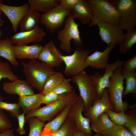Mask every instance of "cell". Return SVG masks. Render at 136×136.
Segmentation results:
<instances>
[{"instance_id": "cell-1", "label": "cell", "mask_w": 136, "mask_h": 136, "mask_svg": "<svg viewBox=\"0 0 136 136\" xmlns=\"http://www.w3.org/2000/svg\"><path fill=\"white\" fill-rule=\"evenodd\" d=\"M75 90L59 95L58 99L46 106L40 108L26 114L25 119L35 117L45 122L55 118L67 106L79 98Z\"/></svg>"}, {"instance_id": "cell-2", "label": "cell", "mask_w": 136, "mask_h": 136, "mask_svg": "<svg viewBox=\"0 0 136 136\" xmlns=\"http://www.w3.org/2000/svg\"><path fill=\"white\" fill-rule=\"evenodd\" d=\"M22 64L27 83L32 89L42 92L47 80L55 71L53 68L36 59L23 62Z\"/></svg>"}, {"instance_id": "cell-3", "label": "cell", "mask_w": 136, "mask_h": 136, "mask_svg": "<svg viewBox=\"0 0 136 136\" xmlns=\"http://www.w3.org/2000/svg\"><path fill=\"white\" fill-rule=\"evenodd\" d=\"M92 11L93 17L89 24L91 27L97 22H107L118 26L119 14L118 11L108 0H87Z\"/></svg>"}, {"instance_id": "cell-4", "label": "cell", "mask_w": 136, "mask_h": 136, "mask_svg": "<svg viewBox=\"0 0 136 136\" xmlns=\"http://www.w3.org/2000/svg\"><path fill=\"white\" fill-rule=\"evenodd\" d=\"M64 24L63 28L57 32L60 48L64 51L70 53L72 50L70 42L72 40L77 48L83 47L84 45L80 36L79 25L76 22L70 14L66 17Z\"/></svg>"}, {"instance_id": "cell-5", "label": "cell", "mask_w": 136, "mask_h": 136, "mask_svg": "<svg viewBox=\"0 0 136 136\" xmlns=\"http://www.w3.org/2000/svg\"><path fill=\"white\" fill-rule=\"evenodd\" d=\"M122 66L117 67L110 78L107 88L110 99L116 112H125L127 110L128 103L122 100V94L124 87L123 85L124 76L122 75Z\"/></svg>"}, {"instance_id": "cell-6", "label": "cell", "mask_w": 136, "mask_h": 136, "mask_svg": "<svg viewBox=\"0 0 136 136\" xmlns=\"http://www.w3.org/2000/svg\"><path fill=\"white\" fill-rule=\"evenodd\" d=\"M119 14L118 26L127 32L136 26V0L109 1Z\"/></svg>"}, {"instance_id": "cell-7", "label": "cell", "mask_w": 136, "mask_h": 136, "mask_svg": "<svg viewBox=\"0 0 136 136\" xmlns=\"http://www.w3.org/2000/svg\"><path fill=\"white\" fill-rule=\"evenodd\" d=\"M71 81L77 86L82 99L84 110L90 107L94 103L99 99L96 87L89 75L84 70L72 76Z\"/></svg>"}, {"instance_id": "cell-8", "label": "cell", "mask_w": 136, "mask_h": 136, "mask_svg": "<svg viewBox=\"0 0 136 136\" xmlns=\"http://www.w3.org/2000/svg\"><path fill=\"white\" fill-rule=\"evenodd\" d=\"M90 51L82 48H76L71 55L64 56L61 54L60 56L65 65L63 71L66 76H73L78 74L87 67L86 61Z\"/></svg>"}, {"instance_id": "cell-9", "label": "cell", "mask_w": 136, "mask_h": 136, "mask_svg": "<svg viewBox=\"0 0 136 136\" xmlns=\"http://www.w3.org/2000/svg\"><path fill=\"white\" fill-rule=\"evenodd\" d=\"M71 12L59 5L47 13L41 14L39 22L50 32L53 33L64 24L65 18Z\"/></svg>"}, {"instance_id": "cell-10", "label": "cell", "mask_w": 136, "mask_h": 136, "mask_svg": "<svg viewBox=\"0 0 136 136\" xmlns=\"http://www.w3.org/2000/svg\"><path fill=\"white\" fill-rule=\"evenodd\" d=\"M84 109L83 102L80 97L72 105L67 117L74 121L77 131L87 136H92V130L89 120L82 114Z\"/></svg>"}, {"instance_id": "cell-11", "label": "cell", "mask_w": 136, "mask_h": 136, "mask_svg": "<svg viewBox=\"0 0 136 136\" xmlns=\"http://www.w3.org/2000/svg\"><path fill=\"white\" fill-rule=\"evenodd\" d=\"M96 25L98 26L99 34L101 40L108 47L114 48L123 37V30L118 26L101 21L97 22Z\"/></svg>"}, {"instance_id": "cell-12", "label": "cell", "mask_w": 136, "mask_h": 136, "mask_svg": "<svg viewBox=\"0 0 136 136\" xmlns=\"http://www.w3.org/2000/svg\"><path fill=\"white\" fill-rule=\"evenodd\" d=\"M124 61L123 60L117 59L113 63H108L105 68V73L102 75L100 72L96 73L93 75H89L96 88L99 99L101 97L105 89L107 88L110 79L114 71L117 67L122 66Z\"/></svg>"}, {"instance_id": "cell-13", "label": "cell", "mask_w": 136, "mask_h": 136, "mask_svg": "<svg viewBox=\"0 0 136 136\" xmlns=\"http://www.w3.org/2000/svg\"><path fill=\"white\" fill-rule=\"evenodd\" d=\"M109 110L114 111V108L106 88L100 98L96 100L91 107L84 110V116L89 119L91 123L101 115Z\"/></svg>"}, {"instance_id": "cell-14", "label": "cell", "mask_w": 136, "mask_h": 136, "mask_svg": "<svg viewBox=\"0 0 136 136\" xmlns=\"http://www.w3.org/2000/svg\"><path fill=\"white\" fill-rule=\"evenodd\" d=\"M46 35V32L38 26L30 30L16 33L9 39L13 44L27 45L30 43L41 42Z\"/></svg>"}, {"instance_id": "cell-15", "label": "cell", "mask_w": 136, "mask_h": 136, "mask_svg": "<svg viewBox=\"0 0 136 136\" xmlns=\"http://www.w3.org/2000/svg\"><path fill=\"white\" fill-rule=\"evenodd\" d=\"M30 6L25 3L18 6H11L0 3V10L8 18L12 26L13 31L17 33L18 26L23 16L28 11Z\"/></svg>"}, {"instance_id": "cell-16", "label": "cell", "mask_w": 136, "mask_h": 136, "mask_svg": "<svg viewBox=\"0 0 136 136\" xmlns=\"http://www.w3.org/2000/svg\"><path fill=\"white\" fill-rule=\"evenodd\" d=\"M60 54L54 42L51 40L43 47L38 59L53 68L60 66L62 62L60 56Z\"/></svg>"}, {"instance_id": "cell-17", "label": "cell", "mask_w": 136, "mask_h": 136, "mask_svg": "<svg viewBox=\"0 0 136 136\" xmlns=\"http://www.w3.org/2000/svg\"><path fill=\"white\" fill-rule=\"evenodd\" d=\"M3 90L11 95H17L20 96L29 95L34 94L32 89L26 80L17 79L11 82L3 83Z\"/></svg>"}, {"instance_id": "cell-18", "label": "cell", "mask_w": 136, "mask_h": 136, "mask_svg": "<svg viewBox=\"0 0 136 136\" xmlns=\"http://www.w3.org/2000/svg\"><path fill=\"white\" fill-rule=\"evenodd\" d=\"M70 15L74 19H79L82 24H89L93 17L91 6L85 0H80L71 12Z\"/></svg>"}, {"instance_id": "cell-19", "label": "cell", "mask_w": 136, "mask_h": 136, "mask_svg": "<svg viewBox=\"0 0 136 136\" xmlns=\"http://www.w3.org/2000/svg\"><path fill=\"white\" fill-rule=\"evenodd\" d=\"M114 48L107 46L103 51L97 50L87 57L86 64L87 67L90 66L96 69H103L108 63L110 53Z\"/></svg>"}, {"instance_id": "cell-20", "label": "cell", "mask_w": 136, "mask_h": 136, "mask_svg": "<svg viewBox=\"0 0 136 136\" xmlns=\"http://www.w3.org/2000/svg\"><path fill=\"white\" fill-rule=\"evenodd\" d=\"M43 47L39 44L28 46L18 45L13 46L16 59H28L30 60L38 59Z\"/></svg>"}, {"instance_id": "cell-21", "label": "cell", "mask_w": 136, "mask_h": 136, "mask_svg": "<svg viewBox=\"0 0 136 136\" xmlns=\"http://www.w3.org/2000/svg\"><path fill=\"white\" fill-rule=\"evenodd\" d=\"M44 95L42 92L32 95L20 96L18 103L23 112L27 114L40 108Z\"/></svg>"}, {"instance_id": "cell-22", "label": "cell", "mask_w": 136, "mask_h": 136, "mask_svg": "<svg viewBox=\"0 0 136 136\" xmlns=\"http://www.w3.org/2000/svg\"><path fill=\"white\" fill-rule=\"evenodd\" d=\"M30 12L47 13L58 6L60 0H28Z\"/></svg>"}, {"instance_id": "cell-23", "label": "cell", "mask_w": 136, "mask_h": 136, "mask_svg": "<svg viewBox=\"0 0 136 136\" xmlns=\"http://www.w3.org/2000/svg\"><path fill=\"white\" fill-rule=\"evenodd\" d=\"M116 125L111 120L106 113H103L91 123L92 130L96 133L101 134L115 126Z\"/></svg>"}, {"instance_id": "cell-24", "label": "cell", "mask_w": 136, "mask_h": 136, "mask_svg": "<svg viewBox=\"0 0 136 136\" xmlns=\"http://www.w3.org/2000/svg\"><path fill=\"white\" fill-rule=\"evenodd\" d=\"M13 45L8 38L0 40V56L7 59L12 65L17 66L19 63L15 57Z\"/></svg>"}, {"instance_id": "cell-25", "label": "cell", "mask_w": 136, "mask_h": 136, "mask_svg": "<svg viewBox=\"0 0 136 136\" xmlns=\"http://www.w3.org/2000/svg\"><path fill=\"white\" fill-rule=\"evenodd\" d=\"M41 15L39 12L28 11L23 16L19 23L20 31L30 30L38 26Z\"/></svg>"}, {"instance_id": "cell-26", "label": "cell", "mask_w": 136, "mask_h": 136, "mask_svg": "<svg viewBox=\"0 0 136 136\" xmlns=\"http://www.w3.org/2000/svg\"><path fill=\"white\" fill-rule=\"evenodd\" d=\"M78 99L69 104L53 119L44 126L48 127L52 131L56 133L67 118L72 105Z\"/></svg>"}, {"instance_id": "cell-27", "label": "cell", "mask_w": 136, "mask_h": 136, "mask_svg": "<svg viewBox=\"0 0 136 136\" xmlns=\"http://www.w3.org/2000/svg\"><path fill=\"white\" fill-rule=\"evenodd\" d=\"M136 43V29L134 28L124 34L123 38L118 44L119 52L126 54Z\"/></svg>"}, {"instance_id": "cell-28", "label": "cell", "mask_w": 136, "mask_h": 136, "mask_svg": "<svg viewBox=\"0 0 136 136\" xmlns=\"http://www.w3.org/2000/svg\"><path fill=\"white\" fill-rule=\"evenodd\" d=\"M65 79L64 77L61 73L55 71L47 80L42 92L45 95L53 90Z\"/></svg>"}, {"instance_id": "cell-29", "label": "cell", "mask_w": 136, "mask_h": 136, "mask_svg": "<svg viewBox=\"0 0 136 136\" xmlns=\"http://www.w3.org/2000/svg\"><path fill=\"white\" fill-rule=\"evenodd\" d=\"M122 75L126 80V86L122 97L130 93L136 94V73L129 72L122 70Z\"/></svg>"}, {"instance_id": "cell-30", "label": "cell", "mask_w": 136, "mask_h": 136, "mask_svg": "<svg viewBox=\"0 0 136 136\" xmlns=\"http://www.w3.org/2000/svg\"><path fill=\"white\" fill-rule=\"evenodd\" d=\"M25 121L28 123L29 127L28 136H40L44 126L45 122L35 117L25 119Z\"/></svg>"}, {"instance_id": "cell-31", "label": "cell", "mask_w": 136, "mask_h": 136, "mask_svg": "<svg viewBox=\"0 0 136 136\" xmlns=\"http://www.w3.org/2000/svg\"><path fill=\"white\" fill-rule=\"evenodd\" d=\"M76 130L74 121L67 118L56 133V136H73Z\"/></svg>"}, {"instance_id": "cell-32", "label": "cell", "mask_w": 136, "mask_h": 136, "mask_svg": "<svg viewBox=\"0 0 136 136\" xmlns=\"http://www.w3.org/2000/svg\"><path fill=\"white\" fill-rule=\"evenodd\" d=\"M123 111L116 112L109 110L106 113L111 120L114 124L124 126L128 120L129 116Z\"/></svg>"}, {"instance_id": "cell-33", "label": "cell", "mask_w": 136, "mask_h": 136, "mask_svg": "<svg viewBox=\"0 0 136 136\" xmlns=\"http://www.w3.org/2000/svg\"><path fill=\"white\" fill-rule=\"evenodd\" d=\"M4 78H8L11 81L18 79L11 69L8 63L0 60V81Z\"/></svg>"}, {"instance_id": "cell-34", "label": "cell", "mask_w": 136, "mask_h": 136, "mask_svg": "<svg viewBox=\"0 0 136 136\" xmlns=\"http://www.w3.org/2000/svg\"><path fill=\"white\" fill-rule=\"evenodd\" d=\"M100 134L101 136H133L123 126L118 125Z\"/></svg>"}, {"instance_id": "cell-35", "label": "cell", "mask_w": 136, "mask_h": 136, "mask_svg": "<svg viewBox=\"0 0 136 136\" xmlns=\"http://www.w3.org/2000/svg\"><path fill=\"white\" fill-rule=\"evenodd\" d=\"M128 119L124 125L133 136H136V110L135 108L130 110L127 114Z\"/></svg>"}, {"instance_id": "cell-36", "label": "cell", "mask_w": 136, "mask_h": 136, "mask_svg": "<svg viewBox=\"0 0 136 136\" xmlns=\"http://www.w3.org/2000/svg\"><path fill=\"white\" fill-rule=\"evenodd\" d=\"M0 108L4 110L9 112L12 116L16 118L17 115L20 113L21 108L19 103H9L0 101Z\"/></svg>"}, {"instance_id": "cell-37", "label": "cell", "mask_w": 136, "mask_h": 136, "mask_svg": "<svg viewBox=\"0 0 136 136\" xmlns=\"http://www.w3.org/2000/svg\"><path fill=\"white\" fill-rule=\"evenodd\" d=\"M71 79H65L53 90L58 95H60L72 91L73 87L70 83Z\"/></svg>"}, {"instance_id": "cell-38", "label": "cell", "mask_w": 136, "mask_h": 136, "mask_svg": "<svg viewBox=\"0 0 136 136\" xmlns=\"http://www.w3.org/2000/svg\"><path fill=\"white\" fill-rule=\"evenodd\" d=\"M12 124L2 110L0 108V132L11 129Z\"/></svg>"}, {"instance_id": "cell-39", "label": "cell", "mask_w": 136, "mask_h": 136, "mask_svg": "<svg viewBox=\"0 0 136 136\" xmlns=\"http://www.w3.org/2000/svg\"><path fill=\"white\" fill-rule=\"evenodd\" d=\"M123 67L122 70L129 72H135L136 69V55L135 54L131 58L124 61Z\"/></svg>"}, {"instance_id": "cell-40", "label": "cell", "mask_w": 136, "mask_h": 136, "mask_svg": "<svg viewBox=\"0 0 136 136\" xmlns=\"http://www.w3.org/2000/svg\"><path fill=\"white\" fill-rule=\"evenodd\" d=\"M58 95L53 91L44 95L42 101V104L46 105H49L57 100L59 97Z\"/></svg>"}, {"instance_id": "cell-41", "label": "cell", "mask_w": 136, "mask_h": 136, "mask_svg": "<svg viewBox=\"0 0 136 136\" xmlns=\"http://www.w3.org/2000/svg\"><path fill=\"white\" fill-rule=\"evenodd\" d=\"M25 113L24 112L21 114H19L16 116V118L18 121V126L16 130L21 135L25 133V130L24 128V125L25 121Z\"/></svg>"}, {"instance_id": "cell-42", "label": "cell", "mask_w": 136, "mask_h": 136, "mask_svg": "<svg viewBox=\"0 0 136 136\" xmlns=\"http://www.w3.org/2000/svg\"><path fill=\"white\" fill-rule=\"evenodd\" d=\"M80 0H60L59 5L64 9L71 11Z\"/></svg>"}, {"instance_id": "cell-43", "label": "cell", "mask_w": 136, "mask_h": 136, "mask_svg": "<svg viewBox=\"0 0 136 136\" xmlns=\"http://www.w3.org/2000/svg\"><path fill=\"white\" fill-rule=\"evenodd\" d=\"M40 136H56V133L52 131L48 127L44 126Z\"/></svg>"}, {"instance_id": "cell-44", "label": "cell", "mask_w": 136, "mask_h": 136, "mask_svg": "<svg viewBox=\"0 0 136 136\" xmlns=\"http://www.w3.org/2000/svg\"><path fill=\"white\" fill-rule=\"evenodd\" d=\"M14 129L5 130L0 133V136H15L14 132Z\"/></svg>"}, {"instance_id": "cell-45", "label": "cell", "mask_w": 136, "mask_h": 136, "mask_svg": "<svg viewBox=\"0 0 136 136\" xmlns=\"http://www.w3.org/2000/svg\"><path fill=\"white\" fill-rule=\"evenodd\" d=\"M73 136H87L84 134L77 131H76Z\"/></svg>"}, {"instance_id": "cell-46", "label": "cell", "mask_w": 136, "mask_h": 136, "mask_svg": "<svg viewBox=\"0 0 136 136\" xmlns=\"http://www.w3.org/2000/svg\"><path fill=\"white\" fill-rule=\"evenodd\" d=\"M3 0H0V3H3ZM2 12L0 10V27L3 25V23L2 18Z\"/></svg>"}, {"instance_id": "cell-47", "label": "cell", "mask_w": 136, "mask_h": 136, "mask_svg": "<svg viewBox=\"0 0 136 136\" xmlns=\"http://www.w3.org/2000/svg\"><path fill=\"white\" fill-rule=\"evenodd\" d=\"M3 98L2 95L0 93V101H3Z\"/></svg>"}, {"instance_id": "cell-48", "label": "cell", "mask_w": 136, "mask_h": 136, "mask_svg": "<svg viewBox=\"0 0 136 136\" xmlns=\"http://www.w3.org/2000/svg\"><path fill=\"white\" fill-rule=\"evenodd\" d=\"M93 136H101L100 134L96 133Z\"/></svg>"}, {"instance_id": "cell-49", "label": "cell", "mask_w": 136, "mask_h": 136, "mask_svg": "<svg viewBox=\"0 0 136 136\" xmlns=\"http://www.w3.org/2000/svg\"></svg>"}]
</instances>
